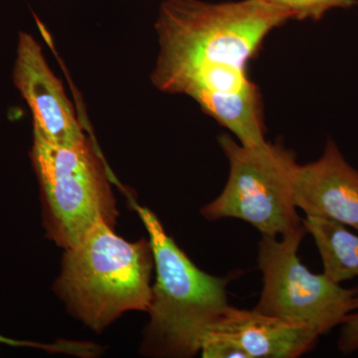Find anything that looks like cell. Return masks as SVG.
<instances>
[{
	"label": "cell",
	"mask_w": 358,
	"mask_h": 358,
	"mask_svg": "<svg viewBox=\"0 0 358 358\" xmlns=\"http://www.w3.org/2000/svg\"><path fill=\"white\" fill-rule=\"evenodd\" d=\"M291 20L263 0H166L155 23L159 54L152 83L190 96L221 126H236L263 101L249 78L250 61L268 35Z\"/></svg>",
	"instance_id": "1"
},
{
	"label": "cell",
	"mask_w": 358,
	"mask_h": 358,
	"mask_svg": "<svg viewBox=\"0 0 358 358\" xmlns=\"http://www.w3.org/2000/svg\"><path fill=\"white\" fill-rule=\"evenodd\" d=\"M154 268L150 241L131 243L100 221L66 250L55 289L73 315L101 331L124 313L148 312Z\"/></svg>",
	"instance_id": "2"
},
{
	"label": "cell",
	"mask_w": 358,
	"mask_h": 358,
	"mask_svg": "<svg viewBox=\"0 0 358 358\" xmlns=\"http://www.w3.org/2000/svg\"><path fill=\"white\" fill-rule=\"evenodd\" d=\"M134 207L150 235L157 272L145 348L157 357H193L229 306V278L200 270L166 234L154 212Z\"/></svg>",
	"instance_id": "3"
},
{
	"label": "cell",
	"mask_w": 358,
	"mask_h": 358,
	"mask_svg": "<svg viewBox=\"0 0 358 358\" xmlns=\"http://www.w3.org/2000/svg\"><path fill=\"white\" fill-rule=\"evenodd\" d=\"M218 141L229 174L222 192L200 211L206 220L238 219L272 237L303 225L294 204L299 164L293 150L279 141L246 147L225 134Z\"/></svg>",
	"instance_id": "4"
},
{
	"label": "cell",
	"mask_w": 358,
	"mask_h": 358,
	"mask_svg": "<svg viewBox=\"0 0 358 358\" xmlns=\"http://www.w3.org/2000/svg\"><path fill=\"white\" fill-rule=\"evenodd\" d=\"M31 157L46 206L47 231L59 246L74 248L100 221L115 225L109 176L88 138L61 147L34 133Z\"/></svg>",
	"instance_id": "5"
},
{
	"label": "cell",
	"mask_w": 358,
	"mask_h": 358,
	"mask_svg": "<svg viewBox=\"0 0 358 358\" xmlns=\"http://www.w3.org/2000/svg\"><path fill=\"white\" fill-rule=\"evenodd\" d=\"M305 226L281 237H261L258 267L263 288L255 310L312 327L322 336L341 326L357 308L358 288L345 289L301 262Z\"/></svg>",
	"instance_id": "6"
},
{
	"label": "cell",
	"mask_w": 358,
	"mask_h": 358,
	"mask_svg": "<svg viewBox=\"0 0 358 358\" xmlns=\"http://www.w3.org/2000/svg\"><path fill=\"white\" fill-rule=\"evenodd\" d=\"M13 82L31 110L34 133L61 147H73L87 140L41 46L25 32L20 33L18 40Z\"/></svg>",
	"instance_id": "7"
},
{
	"label": "cell",
	"mask_w": 358,
	"mask_h": 358,
	"mask_svg": "<svg viewBox=\"0 0 358 358\" xmlns=\"http://www.w3.org/2000/svg\"><path fill=\"white\" fill-rule=\"evenodd\" d=\"M294 204L306 216L331 219L358 231V171L331 140L319 159L298 164Z\"/></svg>",
	"instance_id": "8"
},
{
	"label": "cell",
	"mask_w": 358,
	"mask_h": 358,
	"mask_svg": "<svg viewBox=\"0 0 358 358\" xmlns=\"http://www.w3.org/2000/svg\"><path fill=\"white\" fill-rule=\"evenodd\" d=\"M208 333L236 343L249 358H296L317 345L320 334L307 324L228 306Z\"/></svg>",
	"instance_id": "9"
},
{
	"label": "cell",
	"mask_w": 358,
	"mask_h": 358,
	"mask_svg": "<svg viewBox=\"0 0 358 358\" xmlns=\"http://www.w3.org/2000/svg\"><path fill=\"white\" fill-rule=\"evenodd\" d=\"M303 224L322 258V274L339 285L358 277V235L331 219L306 216Z\"/></svg>",
	"instance_id": "10"
},
{
	"label": "cell",
	"mask_w": 358,
	"mask_h": 358,
	"mask_svg": "<svg viewBox=\"0 0 358 358\" xmlns=\"http://www.w3.org/2000/svg\"><path fill=\"white\" fill-rule=\"evenodd\" d=\"M291 13L294 20H320L334 9L352 8L357 0H263Z\"/></svg>",
	"instance_id": "11"
},
{
	"label": "cell",
	"mask_w": 358,
	"mask_h": 358,
	"mask_svg": "<svg viewBox=\"0 0 358 358\" xmlns=\"http://www.w3.org/2000/svg\"><path fill=\"white\" fill-rule=\"evenodd\" d=\"M199 352L203 358H249L236 343L212 333L205 336Z\"/></svg>",
	"instance_id": "12"
},
{
	"label": "cell",
	"mask_w": 358,
	"mask_h": 358,
	"mask_svg": "<svg viewBox=\"0 0 358 358\" xmlns=\"http://www.w3.org/2000/svg\"><path fill=\"white\" fill-rule=\"evenodd\" d=\"M341 327L338 341L339 352L343 355L358 352V303L357 310L346 317Z\"/></svg>",
	"instance_id": "13"
},
{
	"label": "cell",
	"mask_w": 358,
	"mask_h": 358,
	"mask_svg": "<svg viewBox=\"0 0 358 358\" xmlns=\"http://www.w3.org/2000/svg\"><path fill=\"white\" fill-rule=\"evenodd\" d=\"M0 343H8L10 345H32V343H20V341H13V339L4 338V336H0Z\"/></svg>",
	"instance_id": "14"
}]
</instances>
